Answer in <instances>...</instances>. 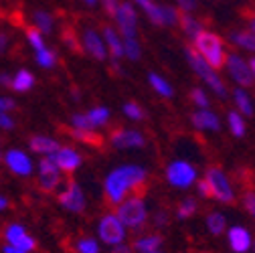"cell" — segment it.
Returning <instances> with one entry per match:
<instances>
[{
  "label": "cell",
  "mask_w": 255,
  "mask_h": 253,
  "mask_svg": "<svg viewBox=\"0 0 255 253\" xmlns=\"http://www.w3.org/2000/svg\"><path fill=\"white\" fill-rule=\"evenodd\" d=\"M0 85L2 87H12V77L8 73H2L0 75Z\"/></svg>",
  "instance_id": "48"
},
{
  "label": "cell",
  "mask_w": 255,
  "mask_h": 253,
  "mask_svg": "<svg viewBox=\"0 0 255 253\" xmlns=\"http://www.w3.org/2000/svg\"><path fill=\"white\" fill-rule=\"evenodd\" d=\"M104 39L108 45V51L112 55V59H122L126 57V47H124V37L120 30H116L114 26H106L104 28Z\"/></svg>",
  "instance_id": "18"
},
{
  "label": "cell",
  "mask_w": 255,
  "mask_h": 253,
  "mask_svg": "<svg viewBox=\"0 0 255 253\" xmlns=\"http://www.w3.org/2000/svg\"><path fill=\"white\" fill-rule=\"evenodd\" d=\"M0 128L2 130H12L14 128V120L10 118V114H0Z\"/></svg>",
  "instance_id": "46"
},
{
  "label": "cell",
  "mask_w": 255,
  "mask_h": 253,
  "mask_svg": "<svg viewBox=\"0 0 255 253\" xmlns=\"http://www.w3.org/2000/svg\"><path fill=\"white\" fill-rule=\"evenodd\" d=\"M249 65H251V71H253V77H255V57L249 59Z\"/></svg>",
  "instance_id": "53"
},
{
  "label": "cell",
  "mask_w": 255,
  "mask_h": 253,
  "mask_svg": "<svg viewBox=\"0 0 255 253\" xmlns=\"http://www.w3.org/2000/svg\"><path fill=\"white\" fill-rule=\"evenodd\" d=\"M14 108H16V104H14L12 98H8V96L0 98V114H10Z\"/></svg>",
  "instance_id": "42"
},
{
  "label": "cell",
  "mask_w": 255,
  "mask_h": 253,
  "mask_svg": "<svg viewBox=\"0 0 255 253\" xmlns=\"http://www.w3.org/2000/svg\"><path fill=\"white\" fill-rule=\"evenodd\" d=\"M110 142H112V146L118 148V150H140V148L146 146L144 134H140L138 130H128V128H126V130L120 128V130L112 132Z\"/></svg>",
  "instance_id": "12"
},
{
  "label": "cell",
  "mask_w": 255,
  "mask_h": 253,
  "mask_svg": "<svg viewBox=\"0 0 255 253\" xmlns=\"http://www.w3.org/2000/svg\"><path fill=\"white\" fill-rule=\"evenodd\" d=\"M122 112L126 114V118H130V120H134V122H140V120H144V118H146V112H144L138 104H134V102L124 104Z\"/></svg>",
  "instance_id": "36"
},
{
  "label": "cell",
  "mask_w": 255,
  "mask_h": 253,
  "mask_svg": "<svg viewBox=\"0 0 255 253\" xmlns=\"http://www.w3.org/2000/svg\"><path fill=\"white\" fill-rule=\"evenodd\" d=\"M249 26H251V30H253V33H255V16L249 20Z\"/></svg>",
  "instance_id": "54"
},
{
  "label": "cell",
  "mask_w": 255,
  "mask_h": 253,
  "mask_svg": "<svg viewBox=\"0 0 255 253\" xmlns=\"http://www.w3.org/2000/svg\"><path fill=\"white\" fill-rule=\"evenodd\" d=\"M162 245V237L160 235H148V237H142L136 241V251L140 253H158V249H160Z\"/></svg>",
  "instance_id": "29"
},
{
  "label": "cell",
  "mask_w": 255,
  "mask_h": 253,
  "mask_svg": "<svg viewBox=\"0 0 255 253\" xmlns=\"http://www.w3.org/2000/svg\"><path fill=\"white\" fill-rule=\"evenodd\" d=\"M59 203L71 213H81L85 209V195L81 191V186L75 180H67L65 188L59 193Z\"/></svg>",
  "instance_id": "11"
},
{
  "label": "cell",
  "mask_w": 255,
  "mask_h": 253,
  "mask_svg": "<svg viewBox=\"0 0 255 253\" xmlns=\"http://www.w3.org/2000/svg\"><path fill=\"white\" fill-rule=\"evenodd\" d=\"M100 239L108 245H122L124 237H126V225L122 223V219L118 215H106L100 221V227H98Z\"/></svg>",
  "instance_id": "7"
},
{
  "label": "cell",
  "mask_w": 255,
  "mask_h": 253,
  "mask_svg": "<svg viewBox=\"0 0 255 253\" xmlns=\"http://www.w3.org/2000/svg\"><path fill=\"white\" fill-rule=\"evenodd\" d=\"M184 55H186V61L190 63V67H193V71H195L203 81H207V85L215 91V96L221 98V100H225L229 91H227L225 83H223V79L219 77L217 69L211 65L207 59H203V57L197 53L195 47H186V49H184Z\"/></svg>",
  "instance_id": "2"
},
{
  "label": "cell",
  "mask_w": 255,
  "mask_h": 253,
  "mask_svg": "<svg viewBox=\"0 0 255 253\" xmlns=\"http://www.w3.org/2000/svg\"><path fill=\"white\" fill-rule=\"evenodd\" d=\"M77 249L79 253H100V245L95 239H81L77 241Z\"/></svg>",
  "instance_id": "40"
},
{
  "label": "cell",
  "mask_w": 255,
  "mask_h": 253,
  "mask_svg": "<svg viewBox=\"0 0 255 253\" xmlns=\"http://www.w3.org/2000/svg\"><path fill=\"white\" fill-rule=\"evenodd\" d=\"M65 132L73 138V140H77V142H83V144H93V146H100L104 140H102V136L95 132V130H77V128H65Z\"/></svg>",
  "instance_id": "27"
},
{
  "label": "cell",
  "mask_w": 255,
  "mask_h": 253,
  "mask_svg": "<svg viewBox=\"0 0 255 253\" xmlns=\"http://www.w3.org/2000/svg\"><path fill=\"white\" fill-rule=\"evenodd\" d=\"M148 83L152 85V89H154L160 98H164V100L174 98V87H172V85H170L162 75H158V73H150V75H148Z\"/></svg>",
  "instance_id": "24"
},
{
  "label": "cell",
  "mask_w": 255,
  "mask_h": 253,
  "mask_svg": "<svg viewBox=\"0 0 255 253\" xmlns=\"http://www.w3.org/2000/svg\"><path fill=\"white\" fill-rule=\"evenodd\" d=\"M190 98H193V102H195V106H199V110H207L209 106H211V100H209V96L201 89V87H195L193 91H190Z\"/></svg>",
  "instance_id": "38"
},
{
  "label": "cell",
  "mask_w": 255,
  "mask_h": 253,
  "mask_svg": "<svg viewBox=\"0 0 255 253\" xmlns=\"http://www.w3.org/2000/svg\"><path fill=\"white\" fill-rule=\"evenodd\" d=\"M71 128H77V130H95L91 126V120L87 114H73L71 116Z\"/></svg>",
  "instance_id": "37"
},
{
  "label": "cell",
  "mask_w": 255,
  "mask_h": 253,
  "mask_svg": "<svg viewBox=\"0 0 255 253\" xmlns=\"http://www.w3.org/2000/svg\"><path fill=\"white\" fill-rule=\"evenodd\" d=\"M229 41L239 47V49H245V51H251L255 53V33L249 28V30H231L229 33Z\"/></svg>",
  "instance_id": "22"
},
{
  "label": "cell",
  "mask_w": 255,
  "mask_h": 253,
  "mask_svg": "<svg viewBox=\"0 0 255 253\" xmlns=\"http://www.w3.org/2000/svg\"><path fill=\"white\" fill-rule=\"evenodd\" d=\"M229 243H231V249L235 253H245L251 247V235H249L247 229H243V227L237 225V227H233L229 231Z\"/></svg>",
  "instance_id": "20"
},
{
  "label": "cell",
  "mask_w": 255,
  "mask_h": 253,
  "mask_svg": "<svg viewBox=\"0 0 255 253\" xmlns=\"http://www.w3.org/2000/svg\"><path fill=\"white\" fill-rule=\"evenodd\" d=\"M83 49L95 57V59H100L104 61L108 57V45H106V39L98 35V30H93V28H87L85 33H83Z\"/></svg>",
  "instance_id": "15"
},
{
  "label": "cell",
  "mask_w": 255,
  "mask_h": 253,
  "mask_svg": "<svg viewBox=\"0 0 255 253\" xmlns=\"http://www.w3.org/2000/svg\"><path fill=\"white\" fill-rule=\"evenodd\" d=\"M193 47L197 49V53L207 59L211 65L215 69H221V67H225V63H227V51H225V43H223V39L213 33V30H203V33L193 41Z\"/></svg>",
  "instance_id": "3"
},
{
  "label": "cell",
  "mask_w": 255,
  "mask_h": 253,
  "mask_svg": "<svg viewBox=\"0 0 255 253\" xmlns=\"http://www.w3.org/2000/svg\"><path fill=\"white\" fill-rule=\"evenodd\" d=\"M116 253H118V251H116Z\"/></svg>",
  "instance_id": "57"
},
{
  "label": "cell",
  "mask_w": 255,
  "mask_h": 253,
  "mask_svg": "<svg viewBox=\"0 0 255 253\" xmlns=\"http://www.w3.org/2000/svg\"><path fill=\"white\" fill-rule=\"evenodd\" d=\"M193 126L197 130H209V132H219L221 130V120L215 112H211L209 108L207 110H199L193 114Z\"/></svg>",
  "instance_id": "17"
},
{
  "label": "cell",
  "mask_w": 255,
  "mask_h": 253,
  "mask_svg": "<svg viewBox=\"0 0 255 253\" xmlns=\"http://www.w3.org/2000/svg\"><path fill=\"white\" fill-rule=\"evenodd\" d=\"M158 253H160V251H158Z\"/></svg>",
  "instance_id": "56"
},
{
  "label": "cell",
  "mask_w": 255,
  "mask_h": 253,
  "mask_svg": "<svg viewBox=\"0 0 255 253\" xmlns=\"http://www.w3.org/2000/svg\"><path fill=\"white\" fill-rule=\"evenodd\" d=\"M156 223L164 225V223H166V215H164V213H158V215H156Z\"/></svg>",
  "instance_id": "51"
},
{
  "label": "cell",
  "mask_w": 255,
  "mask_h": 253,
  "mask_svg": "<svg viewBox=\"0 0 255 253\" xmlns=\"http://www.w3.org/2000/svg\"><path fill=\"white\" fill-rule=\"evenodd\" d=\"M146 180H148V172L136 164H126V166L112 170L104 184L106 201L110 205H122L126 201V195H130V193L142 195Z\"/></svg>",
  "instance_id": "1"
},
{
  "label": "cell",
  "mask_w": 255,
  "mask_h": 253,
  "mask_svg": "<svg viewBox=\"0 0 255 253\" xmlns=\"http://www.w3.org/2000/svg\"><path fill=\"white\" fill-rule=\"evenodd\" d=\"M4 237H6V243H10V245H14V247H20V249L26 251V253L35 249V239L30 237V235H26V231H24L22 225H18V223H10V225L6 227Z\"/></svg>",
  "instance_id": "16"
},
{
  "label": "cell",
  "mask_w": 255,
  "mask_h": 253,
  "mask_svg": "<svg viewBox=\"0 0 255 253\" xmlns=\"http://www.w3.org/2000/svg\"><path fill=\"white\" fill-rule=\"evenodd\" d=\"M233 100H235V106H237V110L245 116V118H251L253 116V112H255V108H253V102H251V98H249V93L243 89V87H237L235 91H233Z\"/></svg>",
  "instance_id": "26"
},
{
  "label": "cell",
  "mask_w": 255,
  "mask_h": 253,
  "mask_svg": "<svg viewBox=\"0 0 255 253\" xmlns=\"http://www.w3.org/2000/svg\"><path fill=\"white\" fill-rule=\"evenodd\" d=\"M225 69H227V73L239 83V87H251V85L255 83V77H253V71H251L249 61L241 59L237 53H229V55H227Z\"/></svg>",
  "instance_id": "8"
},
{
  "label": "cell",
  "mask_w": 255,
  "mask_h": 253,
  "mask_svg": "<svg viewBox=\"0 0 255 253\" xmlns=\"http://www.w3.org/2000/svg\"><path fill=\"white\" fill-rule=\"evenodd\" d=\"M26 41H28V45L35 49V53L37 51H41V49H45V39H43V33L39 28H28L26 30Z\"/></svg>",
  "instance_id": "35"
},
{
  "label": "cell",
  "mask_w": 255,
  "mask_h": 253,
  "mask_svg": "<svg viewBox=\"0 0 255 253\" xmlns=\"http://www.w3.org/2000/svg\"><path fill=\"white\" fill-rule=\"evenodd\" d=\"M6 45H8L6 33H2V35H0V51H2V53H6Z\"/></svg>",
  "instance_id": "50"
},
{
  "label": "cell",
  "mask_w": 255,
  "mask_h": 253,
  "mask_svg": "<svg viewBox=\"0 0 255 253\" xmlns=\"http://www.w3.org/2000/svg\"><path fill=\"white\" fill-rule=\"evenodd\" d=\"M118 30L122 33V37H136L138 35V14L132 2H122L116 16H114Z\"/></svg>",
  "instance_id": "10"
},
{
  "label": "cell",
  "mask_w": 255,
  "mask_h": 253,
  "mask_svg": "<svg viewBox=\"0 0 255 253\" xmlns=\"http://www.w3.org/2000/svg\"><path fill=\"white\" fill-rule=\"evenodd\" d=\"M195 211H197V201H193V199H186V201H182L180 205H178V219H188L190 215H195Z\"/></svg>",
  "instance_id": "39"
},
{
  "label": "cell",
  "mask_w": 255,
  "mask_h": 253,
  "mask_svg": "<svg viewBox=\"0 0 255 253\" xmlns=\"http://www.w3.org/2000/svg\"><path fill=\"white\" fill-rule=\"evenodd\" d=\"M4 253H26V251H22L20 247H14V245L6 243V245H4Z\"/></svg>",
  "instance_id": "49"
},
{
  "label": "cell",
  "mask_w": 255,
  "mask_h": 253,
  "mask_svg": "<svg viewBox=\"0 0 255 253\" xmlns=\"http://www.w3.org/2000/svg\"><path fill=\"white\" fill-rule=\"evenodd\" d=\"M4 162L8 166L10 172L18 174V176H30L33 172V160L28 158V154H24L22 150H8L4 154Z\"/></svg>",
  "instance_id": "13"
},
{
  "label": "cell",
  "mask_w": 255,
  "mask_h": 253,
  "mask_svg": "<svg viewBox=\"0 0 255 253\" xmlns=\"http://www.w3.org/2000/svg\"><path fill=\"white\" fill-rule=\"evenodd\" d=\"M211 184V191H213V199L221 201V203H233L235 201V193H233V186L227 178V174L223 172L221 168H209L207 170V176H205Z\"/></svg>",
  "instance_id": "5"
},
{
  "label": "cell",
  "mask_w": 255,
  "mask_h": 253,
  "mask_svg": "<svg viewBox=\"0 0 255 253\" xmlns=\"http://www.w3.org/2000/svg\"><path fill=\"white\" fill-rule=\"evenodd\" d=\"M227 124H229V130L235 138H243L245 136V130H247V126H245V116L239 112V110H231L227 114Z\"/></svg>",
  "instance_id": "28"
},
{
  "label": "cell",
  "mask_w": 255,
  "mask_h": 253,
  "mask_svg": "<svg viewBox=\"0 0 255 253\" xmlns=\"http://www.w3.org/2000/svg\"><path fill=\"white\" fill-rule=\"evenodd\" d=\"M63 43H65L71 51H79L81 49V45H79V41H77V33H73V30H65V33H63Z\"/></svg>",
  "instance_id": "41"
},
{
  "label": "cell",
  "mask_w": 255,
  "mask_h": 253,
  "mask_svg": "<svg viewBox=\"0 0 255 253\" xmlns=\"http://www.w3.org/2000/svg\"><path fill=\"white\" fill-rule=\"evenodd\" d=\"M53 160L57 162V166L63 170V172H67V174H73L79 166H81V154L69 146H61L53 156Z\"/></svg>",
  "instance_id": "14"
},
{
  "label": "cell",
  "mask_w": 255,
  "mask_h": 253,
  "mask_svg": "<svg viewBox=\"0 0 255 253\" xmlns=\"http://www.w3.org/2000/svg\"><path fill=\"white\" fill-rule=\"evenodd\" d=\"M197 191H199V195L201 197H213V191H211V184H209V180L207 178H203V180H199L197 182Z\"/></svg>",
  "instance_id": "44"
},
{
  "label": "cell",
  "mask_w": 255,
  "mask_h": 253,
  "mask_svg": "<svg viewBox=\"0 0 255 253\" xmlns=\"http://www.w3.org/2000/svg\"><path fill=\"white\" fill-rule=\"evenodd\" d=\"M124 47H126V57L130 61H138L142 57V45L138 43L136 37H124Z\"/></svg>",
  "instance_id": "34"
},
{
  "label": "cell",
  "mask_w": 255,
  "mask_h": 253,
  "mask_svg": "<svg viewBox=\"0 0 255 253\" xmlns=\"http://www.w3.org/2000/svg\"><path fill=\"white\" fill-rule=\"evenodd\" d=\"M59 148H61V144L49 136H33L30 138V150L41 154V156H53Z\"/></svg>",
  "instance_id": "21"
},
{
  "label": "cell",
  "mask_w": 255,
  "mask_h": 253,
  "mask_svg": "<svg viewBox=\"0 0 255 253\" xmlns=\"http://www.w3.org/2000/svg\"><path fill=\"white\" fill-rule=\"evenodd\" d=\"M33 85H35V75L28 69H18L12 75V89L16 93H26L28 89H33Z\"/></svg>",
  "instance_id": "25"
},
{
  "label": "cell",
  "mask_w": 255,
  "mask_h": 253,
  "mask_svg": "<svg viewBox=\"0 0 255 253\" xmlns=\"http://www.w3.org/2000/svg\"><path fill=\"white\" fill-rule=\"evenodd\" d=\"M180 28H182V33L190 39V41H195L203 30H205V26H203V22L201 20H197L195 16H190L188 12H184L182 16H180Z\"/></svg>",
  "instance_id": "23"
},
{
  "label": "cell",
  "mask_w": 255,
  "mask_h": 253,
  "mask_svg": "<svg viewBox=\"0 0 255 253\" xmlns=\"http://www.w3.org/2000/svg\"><path fill=\"white\" fill-rule=\"evenodd\" d=\"M87 116L91 120L93 128H104V126L110 122V118H112V112L108 108H104V106H98V108H91L87 112Z\"/></svg>",
  "instance_id": "30"
},
{
  "label": "cell",
  "mask_w": 255,
  "mask_h": 253,
  "mask_svg": "<svg viewBox=\"0 0 255 253\" xmlns=\"http://www.w3.org/2000/svg\"><path fill=\"white\" fill-rule=\"evenodd\" d=\"M85 2H87V4H89V6H93V4H95V2H98V0H85Z\"/></svg>",
  "instance_id": "55"
},
{
  "label": "cell",
  "mask_w": 255,
  "mask_h": 253,
  "mask_svg": "<svg viewBox=\"0 0 255 253\" xmlns=\"http://www.w3.org/2000/svg\"><path fill=\"white\" fill-rule=\"evenodd\" d=\"M176 4H178V8L182 10V12H193V10H197V6H199V2L197 0H176Z\"/></svg>",
  "instance_id": "43"
},
{
  "label": "cell",
  "mask_w": 255,
  "mask_h": 253,
  "mask_svg": "<svg viewBox=\"0 0 255 253\" xmlns=\"http://www.w3.org/2000/svg\"><path fill=\"white\" fill-rule=\"evenodd\" d=\"M35 59H37V65H41L43 69H53L57 65V53L49 47L41 49L35 53Z\"/></svg>",
  "instance_id": "32"
},
{
  "label": "cell",
  "mask_w": 255,
  "mask_h": 253,
  "mask_svg": "<svg viewBox=\"0 0 255 253\" xmlns=\"http://www.w3.org/2000/svg\"><path fill=\"white\" fill-rule=\"evenodd\" d=\"M102 4H104V10L110 16H116V12H118V8H120L122 2H118V0H102Z\"/></svg>",
  "instance_id": "45"
},
{
  "label": "cell",
  "mask_w": 255,
  "mask_h": 253,
  "mask_svg": "<svg viewBox=\"0 0 255 253\" xmlns=\"http://www.w3.org/2000/svg\"><path fill=\"white\" fill-rule=\"evenodd\" d=\"M166 178L176 188H188L197 182V168L186 160H174L166 168Z\"/></svg>",
  "instance_id": "6"
},
{
  "label": "cell",
  "mask_w": 255,
  "mask_h": 253,
  "mask_svg": "<svg viewBox=\"0 0 255 253\" xmlns=\"http://www.w3.org/2000/svg\"><path fill=\"white\" fill-rule=\"evenodd\" d=\"M243 203H245V209L255 217V193H247L245 199H243Z\"/></svg>",
  "instance_id": "47"
},
{
  "label": "cell",
  "mask_w": 255,
  "mask_h": 253,
  "mask_svg": "<svg viewBox=\"0 0 255 253\" xmlns=\"http://www.w3.org/2000/svg\"><path fill=\"white\" fill-rule=\"evenodd\" d=\"M6 207H8V201L2 197V199H0V209H6Z\"/></svg>",
  "instance_id": "52"
},
{
  "label": "cell",
  "mask_w": 255,
  "mask_h": 253,
  "mask_svg": "<svg viewBox=\"0 0 255 253\" xmlns=\"http://www.w3.org/2000/svg\"><path fill=\"white\" fill-rule=\"evenodd\" d=\"M122 223L130 229H140L146 219H148V211H146V203L140 195H134L130 199H126L122 205H118V213H116Z\"/></svg>",
  "instance_id": "4"
},
{
  "label": "cell",
  "mask_w": 255,
  "mask_h": 253,
  "mask_svg": "<svg viewBox=\"0 0 255 253\" xmlns=\"http://www.w3.org/2000/svg\"><path fill=\"white\" fill-rule=\"evenodd\" d=\"M207 227H209V231H211L213 235H221L223 231H225V227H227V219H225V215H221V213H211V215L207 217Z\"/></svg>",
  "instance_id": "33"
},
{
  "label": "cell",
  "mask_w": 255,
  "mask_h": 253,
  "mask_svg": "<svg viewBox=\"0 0 255 253\" xmlns=\"http://www.w3.org/2000/svg\"><path fill=\"white\" fill-rule=\"evenodd\" d=\"M33 22H35V28H39L43 35L53 33L55 22H53V16H51L49 12H45V10H37V12L33 14Z\"/></svg>",
  "instance_id": "31"
},
{
  "label": "cell",
  "mask_w": 255,
  "mask_h": 253,
  "mask_svg": "<svg viewBox=\"0 0 255 253\" xmlns=\"http://www.w3.org/2000/svg\"><path fill=\"white\" fill-rule=\"evenodd\" d=\"M61 168L51 156H43V160L39 162V186L45 193L57 191V186L61 184Z\"/></svg>",
  "instance_id": "9"
},
{
  "label": "cell",
  "mask_w": 255,
  "mask_h": 253,
  "mask_svg": "<svg viewBox=\"0 0 255 253\" xmlns=\"http://www.w3.org/2000/svg\"><path fill=\"white\" fill-rule=\"evenodd\" d=\"M134 2L146 12V16L152 24L164 26V4H158L154 0H134Z\"/></svg>",
  "instance_id": "19"
}]
</instances>
